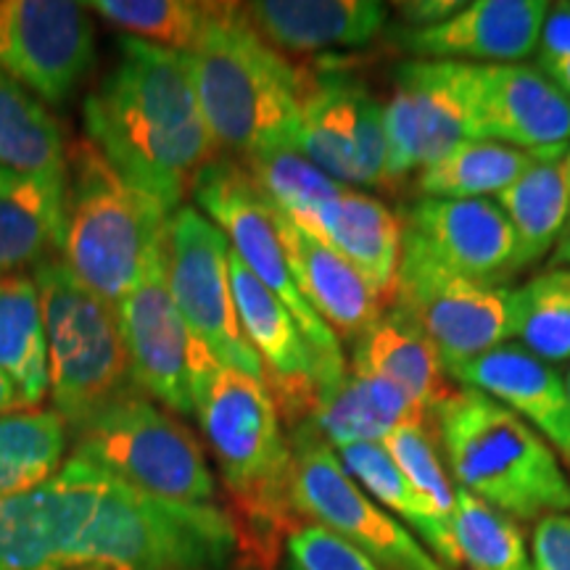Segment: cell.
<instances>
[{
    "instance_id": "24",
    "label": "cell",
    "mask_w": 570,
    "mask_h": 570,
    "mask_svg": "<svg viewBox=\"0 0 570 570\" xmlns=\"http://www.w3.org/2000/svg\"><path fill=\"white\" fill-rule=\"evenodd\" d=\"M425 420L412 399L386 377L348 367L341 381L320 391L317 407L304 425L333 449H341L348 444H383L396 428L425 425Z\"/></svg>"
},
{
    "instance_id": "36",
    "label": "cell",
    "mask_w": 570,
    "mask_h": 570,
    "mask_svg": "<svg viewBox=\"0 0 570 570\" xmlns=\"http://www.w3.org/2000/svg\"><path fill=\"white\" fill-rule=\"evenodd\" d=\"M454 541L468 570H531L529 547L518 520L458 489Z\"/></svg>"
},
{
    "instance_id": "38",
    "label": "cell",
    "mask_w": 570,
    "mask_h": 570,
    "mask_svg": "<svg viewBox=\"0 0 570 570\" xmlns=\"http://www.w3.org/2000/svg\"><path fill=\"white\" fill-rule=\"evenodd\" d=\"M383 449L391 454L399 470L407 475L420 497L431 504L433 512L454 529V510H458V489L452 487L446 468L441 465L439 449L433 444L425 425H402L383 439Z\"/></svg>"
},
{
    "instance_id": "21",
    "label": "cell",
    "mask_w": 570,
    "mask_h": 570,
    "mask_svg": "<svg viewBox=\"0 0 570 570\" xmlns=\"http://www.w3.org/2000/svg\"><path fill=\"white\" fill-rule=\"evenodd\" d=\"M238 9L277 53L304 56L367 46L389 21V6L375 0H256Z\"/></svg>"
},
{
    "instance_id": "23",
    "label": "cell",
    "mask_w": 570,
    "mask_h": 570,
    "mask_svg": "<svg viewBox=\"0 0 570 570\" xmlns=\"http://www.w3.org/2000/svg\"><path fill=\"white\" fill-rule=\"evenodd\" d=\"M402 217H396L381 198L344 188L320 209L309 235L344 256L365 277L383 306H391L402 254Z\"/></svg>"
},
{
    "instance_id": "17",
    "label": "cell",
    "mask_w": 570,
    "mask_h": 570,
    "mask_svg": "<svg viewBox=\"0 0 570 570\" xmlns=\"http://www.w3.org/2000/svg\"><path fill=\"white\" fill-rule=\"evenodd\" d=\"M230 288L235 312L248 344L265 367V383L288 431L304 425L317 407V356L288 312L267 285L230 248Z\"/></svg>"
},
{
    "instance_id": "40",
    "label": "cell",
    "mask_w": 570,
    "mask_h": 570,
    "mask_svg": "<svg viewBox=\"0 0 570 570\" xmlns=\"http://www.w3.org/2000/svg\"><path fill=\"white\" fill-rule=\"evenodd\" d=\"M356 169L360 185L373 190H389V142L383 104L362 85L356 96Z\"/></svg>"
},
{
    "instance_id": "49",
    "label": "cell",
    "mask_w": 570,
    "mask_h": 570,
    "mask_svg": "<svg viewBox=\"0 0 570 570\" xmlns=\"http://www.w3.org/2000/svg\"><path fill=\"white\" fill-rule=\"evenodd\" d=\"M566 386H568V396H570V370H568V377H566Z\"/></svg>"
},
{
    "instance_id": "16",
    "label": "cell",
    "mask_w": 570,
    "mask_h": 570,
    "mask_svg": "<svg viewBox=\"0 0 570 570\" xmlns=\"http://www.w3.org/2000/svg\"><path fill=\"white\" fill-rule=\"evenodd\" d=\"M386 114L389 190L470 140V117L452 61H404L394 69Z\"/></svg>"
},
{
    "instance_id": "37",
    "label": "cell",
    "mask_w": 570,
    "mask_h": 570,
    "mask_svg": "<svg viewBox=\"0 0 570 570\" xmlns=\"http://www.w3.org/2000/svg\"><path fill=\"white\" fill-rule=\"evenodd\" d=\"M518 336L544 362L570 360V269L550 267L518 288Z\"/></svg>"
},
{
    "instance_id": "33",
    "label": "cell",
    "mask_w": 570,
    "mask_h": 570,
    "mask_svg": "<svg viewBox=\"0 0 570 570\" xmlns=\"http://www.w3.org/2000/svg\"><path fill=\"white\" fill-rule=\"evenodd\" d=\"M240 164L269 206L304 233H309L320 209L348 188L327 177L296 146L267 148V151L246 156Z\"/></svg>"
},
{
    "instance_id": "47",
    "label": "cell",
    "mask_w": 570,
    "mask_h": 570,
    "mask_svg": "<svg viewBox=\"0 0 570 570\" xmlns=\"http://www.w3.org/2000/svg\"><path fill=\"white\" fill-rule=\"evenodd\" d=\"M552 265H568L570 269V219L566 225V230H562V235L558 238V244H554V252H552Z\"/></svg>"
},
{
    "instance_id": "44",
    "label": "cell",
    "mask_w": 570,
    "mask_h": 570,
    "mask_svg": "<svg viewBox=\"0 0 570 570\" xmlns=\"http://www.w3.org/2000/svg\"><path fill=\"white\" fill-rule=\"evenodd\" d=\"M462 6H465L462 0H415V3H399L396 9L410 21L407 27H433L454 17Z\"/></svg>"
},
{
    "instance_id": "35",
    "label": "cell",
    "mask_w": 570,
    "mask_h": 570,
    "mask_svg": "<svg viewBox=\"0 0 570 570\" xmlns=\"http://www.w3.org/2000/svg\"><path fill=\"white\" fill-rule=\"evenodd\" d=\"M88 9L98 11L106 21L130 38L154 42L169 51L190 53L204 38L206 27L217 11V3L194 0H96Z\"/></svg>"
},
{
    "instance_id": "41",
    "label": "cell",
    "mask_w": 570,
    "mask_h": 570,
    "mask_svg": "<svg viewBox=\"0 0 570 570\" xmlns=\"http://www.w3.org/2000/svg\"><path fill=\"white\" fill-rule=\"evenodd\" d=\"M531 550V570H570V512L537 520Z\"/></svg>"
},
{
    "instance_id": "31",
    "label": "cell",
    "mask_w": 570,
    "mask_h": 570,
    "mask_svg": "<svg viewBox=\"0 0 570 570\" xmlns=\"http://www.w3.org/2000/svg\"><path fill=\"white\" fill-rule=\"evenodd\" d=\"M0 167L24 177H67L61 127L9 71L0 69Z\"/></svg>"
},
{
    "instance_id": "19",
    "label": "cell",
    "mask_w": 570,
    "mask_h": 570,
    "mask_svg": "<svg viewBox=\"0 0 570 570\" xmlns=\"http://www.w3.org/2000/svg\"><path fill=\"white\" fill-rule=\"evenodd\" d=\"M402 225L415 230L444 265L473 281L508 285L520 273L508 214L489 198H420L404 212Z\"/></svg>"
},
{
    "instance_id": "10",
    "label": "cell",
    "mask_w": 570,
    "mask_h": 570,
    "mask_svg": "<svg viewBox=\"0 0 570 570\" xmlns=\"http://www.w3.org/2000/svg\"><path fill=\"white\" fill-rule=\"evenodd\" d=\"M291 502L298 518H309L336 537L346 539L383 570H452L420 544L407 525L356 487L341 465L336 449L309 428L288 431Z\"/></svg>"
},
{
    "instance_id": "15",
    "label": "cell",
    "mask_w": 570,
    "mask_h": 570,
    "mask_svg": "<svg viewBox=\"0 0 570 570\" xmlns=\"http://www.w3.org/2000/svg\"><path fill=\"white\" fill-rule=\"evenodd\" d=\"M96 59L88 6L69 0H0V69L63 104Z\"/></svg>"
},
{
    "instance_id": "22",
    "label": "cell",
    "mask_w": 570,
    "mask_h": 570,
    "mask_svg": "<svg viewBox=\"0 0 570 570\" xmlns=\"http://www.w3.org/2000/svg\"><path fill=\"white\" fill-rule=\"evenodd\" d=\"M275 225L281 233L291 273L306 304L320 320L344 341H360L386 312L365 277L348 265L336 248H331L315 235L304 233L291 219L275 212Z\"/></svg>"
},
{
    "instance_id": "32",
    "label": "cell",
    "mask_w": 570,
    "mask_h": 570,
    "mask_svg": "<svg viewBox=\"0 0 570 570\" xmlns=\"http://www.w3.org/2000/svg\"><path fill=\"white\" fill-rule=\"evenodd\" d=\"M537 154L520 151L494 140H462L436 164L420 169L415 177L423 198H487L510 188L525 169L537 161Z\"/></svg>"
},
{
    "instance_id": "50",
    "label": "cell",
    "mask_w": 570,
    "mask_h": 570,
    "mask_svg": "<svg viewBox=\"0 0 570 570\" xmlns=\"http://www.w3.org/2000/svg\"><path fill=\"white\" fill-rule=\"evenodd\" d=\"M566 164H568V173H570V148H568V154H566Z\"/></svg>"
},
{
    "instance_id": "20",
    "label": "cell",
    "mask_w": 570,
    "mask_h": 570,
    "mask_svg": "<svg viewBox=\"0 0 570 570\" xmlns=\"http://www.w3.org/2000/svg\"><path fill=\"white\" fill-rule=\"evenodd\" d=\"M446 375L508 407L570 462V396L562 375L520 344H502L446 365Z\"/></svg>"
},
{
    "instance_id": "12",
    "label": "cell",
    "mask_w": 570,
    "mask_h": 570,
    "mask_svg": "<svg viewBox=\"0 0 570 570\" xmlns=\"http://www.w3.org/2000/svg\"><path fill=\"white\" fill-rule=\"evenodd\" d=\"M132 383L177 415H196L198 391L219 362L194 338L167 285L164 259L117 304Z\"/></svg>"
},
{
    "instance_id": "34",
    "label": "cell",
    "mask_w": 570,
    "mask_h": 570,
    "mask_svg": "<svg viewBox=\"0 0 570 570\" xmlns=\"http://www.w3.org/2000/svg\"><path fill=\"white\" fill-rule=\"evenodd\" d=\"M67 425L56 412L0 417V499L24 494L61 470Z\"/></svg>"
},
{
    "instance_id": "6",
    "label": "cell",
    "mask_w": 570,
    "mask_h": 570,
    "mask_svg": "<svg viewBox=\"0 0 570 570\" xmlns=\"http://www.w3.org/2000/svg\"><path fill=\"white\" fill-rule=\"evenodd\" d=\"M35 285L46 320L53 412L75 433L140 389L132 383L117 306L85 288L61 256L35 267Z\"/></svg>"
},
{
    "instance_id": "26",
    "label": "cell",
    "mask_w": 570,
    "mask_h": 570,
    "mask_svg": "<svg viewBox=\"0 0 570 570\" xmlns=\"http://www.w3.org/2000/svg\"><path fill=\"white\" fill-rule=\"evenodd\" d=\"M352 367L386 377L412 399L425 417H431V412L454 391L446 383V365L439 348L396 309L383 312L365 336L356 341Z\"/></svg>"
},
{
    "instance_id": "45",
    "label": "cell",
    "mask_w": 570,
    "mask_h": 570,
    "mask_svg": "<svg viewBox=\"0 0 570 570\" xmlns=\"http://www.w3.org/2000/svg\"><path fill=\"white\" fill-rule=\"evenodd\" d=\"M21 410H30V407H27V402L21 399L19 389L13 386L11 377L0 370V417L17 415Z\"/></svg>"
},
{
    "instance_id": "28",
    "label": "cell",
    "mask_w": 570,
    "mask_h": 570,
    "mask_svg": "<svg viewBox=\"0 0 570 570\" xmlns=\"http://www.w3.org/2000/svg\"><path fill=\"white\" fill-rule=\"evenodd\" d=\"M518 244V269L552 252L570 219V173L566 159L539 156L510 188L497 194Z\"/></svg>"
},
{
    "instance_id": "25",
    "label": "cell",
    "mask_w": 570,
    "mask_h": 570,
    "mask_svg": "<svg viewBox=\"0 0 570 570\" xmlns=\"http://www.w3.org/2000/svg\"><path fill=\"white\" fill-rule=\"evenodd\" d=\"M298 148L312 164L341 185H360L356 169V96L362 82L336 67L298 69Z\"/></svg>"
},
{
    "instance_id": "18",
    "label": "cell",
    "mask_w": 570,
    "mask_h": 570,
    "mask_svg": "<svg viewBox=\"0 0 570 570\" xmlns=\"http://www.w3.org/2000/svg\"><path fill=\"white\" fill-rule=\"evenodd\" d=\"M550 3L544 0H475L433 27H404L396 46L415 61L518 63L539 48Z\"/></svg>"
},
{
    "instance_id": "46",
    "label": "cell",
    "mask_w": 570,
    "mask_h": 570,
    "mask_svg": "<svg viewBox=\"0 0 570 570\" xmlns=\"http://www.w3.org/2000/svg\"><path fill=\"white\" fill-rule=\"evenodd\" d=\"M539 69L544 71V75L550 77V80H552L554 85H558V88L570 98V59L544 63V67H539Z\"/></svg>"
},
{
    "instance_id": "13",
    "label": "cell",
    "mask_w": 570,
    "mask_h": 570,
    "mask_svg": "<svg viewBox=\"0 0 570 570\" xmlns=\"http://www.w3.org/2000/svg\"><path fill=\"white\" fill-rule=\"evenodd\" d=\"M470 117V140H494L550 159L570 148V98L525 63L452 61Z\"/></svg>"
},
{
    "instance_id": "5",
    "label": "cell",
    "mask_w": 570,
    "mask_h": 570,
    "mask_svg": "<svg viewBox=\"0 0 570 570\" xmlns=\"http://www.w3.org/2000/svg\"><path fill=\"white\" fill-rule=\"evenodd\" d=\"M196 417L227 489V512L238 525L285 539L302 523L291 502L288 433L269 389L219 365L196 396Z\"/></svg>"
},
{
    "instance_id": "3",
    "label": "cell",
    "mask_w": 570,
    "mask_h": 570,
    "mask_svg": "<svg viewBox=\"0 0 570 570\" xmlns=\"http://www.w3.org/2000/svg\"><path fill=\"white\" fill-rule=\"evenodd\" d=\"M428 420L458 489L512 520L570 512V481L558 452L494 399L454 389Z\"/></svg>"
},
{
    "instance_id": "4",
    "label": "cell",
    "mask_w": 570,
    "mask_h": 570,
    "mask_svg": "<svg viewBox=\"0 0 570 570\" xmlns=\"http://www.w3.org/2000/svg\"><path fill=\"white\" fill-rule=\"evenodd\" d=\"M169 214L127 183L90 138L67 156V230L61 259L77 281L117 306L164 259Z\"/></svg>"
},
{
    "instance_id": "27",
    "label": "cell",
    "mask_w": 570,
    "mask_h": 570,
    "mask_svg": "<svg viewBox=\"0 0 570 570\" xmlns=\"http://www.w3.org/2000/svg\"><path fill=\"white\" fill-rule=\"evenodd\" d=\"M67 177H24L0 194V275L61 256Z\"/></svg>"
},
{
    "instance_id": "14",
    "label": "cell",
    "mask_w": 570,
    "mask_h": 570,
    "mask_svg": "<svg viewBox=\"0 0 570 570\" xmlns=\"http://www.w3.org/2000/svg\"><path fill=\"white\" fill-rule=\"evenodd\" d=\"M106 470L67 460L38 489L0 499V570H82Z\"/></svg>"
},
{
    "instance_id": "29",
    "label": "cell",
    "mask_w": 570,
    "mask_h": 570,
    "mask_svg": "<svg viewBox=\"0 0 570 570\" xmlns=\"http://www.w3.org/2000/svg\"><path fill=\"white\" fill-rule=\"evenodd\" d=\"M341 465L352 475L356 487L373 497L381 508H386L399 523H407L417 539H423L431 552L446 568H460V550L454 541V529L446 525L431 504L417 494L407 475L399 470L383 444H348L338 449Z\"/></svg>"
},
{
    "instance_id": "11",
    "label": "cell",
    "mask_w": 570,
    "mask_h": 570,
    "mask_svg": "<svg viewBox=\"0 0 570 570\" xmlns=\"http://www.w3.org/2000/svg\"><path fill=\"white\" fill-rule=\"evenodd\" d=\"M230 244L194 206H180L167 225L164 269L177 309L194 338L223 367L265 383L262 360L248 344L230 288ZM267 386V383H265Z\"/></svg>"
},
{
    "instance_id": "2",
    "label": "cell",
    "mask_w": 570,
    "mask_h": 570,
    "mask_svg": "<svg viewBox=\"0 0 570 570\" xmlns=\"http://www.w3.org/2000/svg\"><path fill=\"white\" fill-rule=\"evenodd\" d=\"M185 56L219 151L240 161L267 148H298L302 71L246 24L238 3H217L204 38Z\"/></svg>"
},
{
    "instance_id": "9",
    "label": "cell",
    "mask_w": 570,
    "mask_h": 570,
    "mask_svg": "<svg viewBox=\"0 0 570 570\" xmlns=\"http://www.w3.org/2000/svg\"><path fill=\"white\" fill-rule=\"evenodd\" d=\"M194 196L212 223L225 233L238 259L267 285L294 315L298 331L317 356L320 391L333 386L346 375V360L341 341L327 327L315 309L306 304L291 273L281 233L275 225V209L244 169V164L219 156L196 180ZM320 399V396H317Z\"/></svg>"
},
{
    "instance_id": "48",
    "label": "cell",
    "mask_w": 570,
    "mask_h": 570,
    "mask_svg": "<svg viewBox=\"0 0 570 570\" xmlns=\"http://www.w3.org/2000/svg\"><path fill=\"white\" fill-rule=\"evenodd\" d=\"M21 175H17V173H11V169H6V167H0V194H6V190H11L13 185H17V180H19Z\"/></svg>"
},
{
    "instance_id": "7",
    "label": "cell",
    "mask_w": 570,
    "mask_h": 570,
    "mask_svg": "<svg viewBox=\"0 0 570 570\" xmlns=\"http://www.w3.org/2000/svg\"><path fill=\"white\" fill-rule=\"evenodd\" d=\"M71 441L75 460L90 462L148 497L180 504H214L217 497L202 441L142 391L114 402L71 433Z\"/></svg>"
},
{
    "instance_id": "8",
    "label": "cell",
    "mask_w": 570,
    "mask_h": 570,
    "mask_svg": "<svg viewBox=\"0 0 570 570\" xmlns=\"http://www.w3.org/2000/svg\"><path fill=\"white\" fill-rule=\"evenodd\" d=\"M391 309L410 317L444 365L510 344L518 336V291L458 273L404 227Z\"/></svg>"
},
{
    "instance_id": "42",
    "label": "cell",
    "mask_w": 570,
    "mask_h": 570,
    "mask_svg": "<svg viewBox=\"0 0 570 570\" xmlns=\"http://www.w3.org/2000/svg\"><path fill=\"white\" fill-rule=\"evenodd\" d=\"M235 537H238V547H235V558L227 570H277L285 539L238 523H235Z\"/></svg>"
},
{
    "instance_id": "43",
    "label": "cell",
    "mask_w": 570,
    "mask_h": 570,
    "mask_svg": "<svg viewBox=\"0 0 570 570\" xmlns=\"http://www.w3.org/2000/svg\"><path fill=\"white\" fill-rule=\"evenodd\" d=\"M570 59V3L550 6L539 38V67Z\"/></svg>"
},
{
    "instance_id": "1",
    "label": "cell",
    "mask_w": 570,
    "mask_h": 570,
    "mask_svg": "<svg viewBox=\"0 0 570 570\" xmlns=\"http://www.w3.org/2000/svg\"><path fill=\"white\" fill-rule=\"evenodd\" d=\"M85 101L90 142L114 169L175 214L219 148L198 106L190 59L130 38Z\"/></svg>"
},
{
    "instance_id": "39",
    "label": "cell",
    "mask_w": 570,
    "mask_h": 570,
    "mask_svg": "<svg viewBox=\"0 0 570 570\" xmlns=\"http://www.w3.org/2000/svg\"><path fill=\"white\" fill-rule=\"evenodd\" d=\"M285 570H381L346 539L317 523H298L285 537Z\"/></svg>"
},
{
    "instance_id": "30",
    "label": "cell",
    "mask_w": 570,
    "mask_h": 570,
    "mask_svg": "<svg viewBox=\"0 0 570 570\" xmlns=\"http://www.w3.org/2000/svg\"><path fill=\"white\" fill-rule=\"evenodd\" d=\"M0 370L30 410L40 407L51 391L46 320L35 277L0 275Z\"/></svg>"
}]
</instances>
